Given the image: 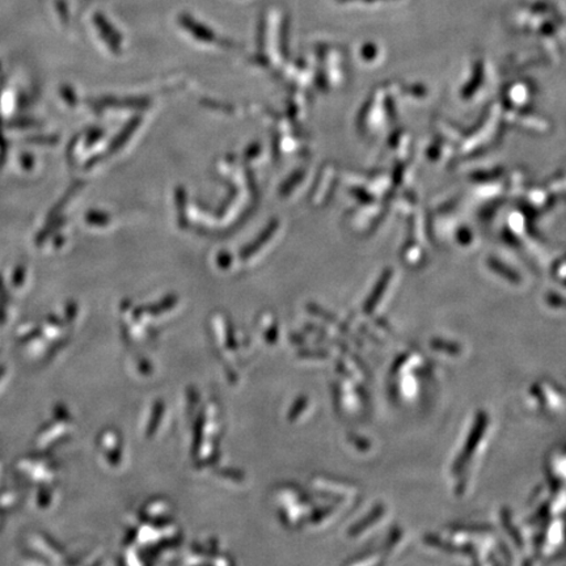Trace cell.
Listing matches in <instances>:
<instances>
[{
	"label": "cell",
	"mask_w": 566,
	"mask_h": 566,
	"mask_svg": "<svg viewBox=\"0 0 566 566\" xmlns=\"http://www.w3.org/2000/svg\"><path fill=\"white\" fill-rule=\"evenodd\" d=\"M275 228H277V223L275 222L269 226L265 232L261 233V235L258 238L256 243H253L251 247L247 248L244 256H248V254L258 251L261 244H265L266 240L272 237V233H274Z\"/></svg>",
	"instance_id": "1"
}]
</instances>
